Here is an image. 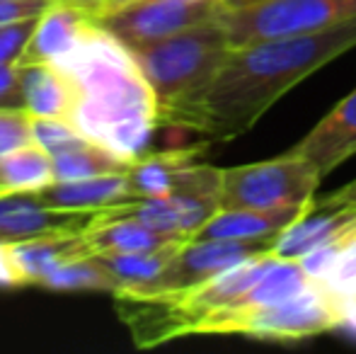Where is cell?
<instances>
[{
    "instance_id": "1",
    "label": "cell",
    "mask_w": 356,
    "mask_h": 354,
    "mask_svg": "<svg viewBox=\"0 0 356 354\" xmlns=\"http://www.w3.org/2000/svg\"><path fill=\"white\" fill-rule=\"evenodd\" d=\"M349 49H356V19L325 32L233 47L204 92L168 124L213 141H233L248 134L289 90Z\"/></svg>"
},
{
    "instance_id": "2",
    "label": "cell",
    "mask_w": 356,
    "mask_h": 354,
    "mask_svg": "<svg viewBox=\"0 0 356 354\" xmlns=\"http://www.w3.org/2000/svg\"><path fill=\"white\" fill-rule=\"evenodd\" d=\"M56 66L75 88L73 127L129 161L141 158L160 127V112L136 56L92 19L83 42Z\"/></svg>"
},
{
    "instance_id": "3",
    "label": "cell",
    "mask_w": 356,
    "mask_h": 354,
    "mask_svg": "<svg viewBox=\"0 0 356 354\" xmlns=\"http://www.w3.org/2000/svg\"><path fill=\"white\" fill-rule=\"evenodd\" d=\"M230 49L233 44L218 15L216 19L131 51L158 99L160 124H168L184 104L204 92Z\"/></svg>"
},
{
    "instance_id": "4",
    "label": "cell",
    "mask_w": 356,
    "mask_h": 354,
    "mask_svg": "<svg viewBox=\"0 0 356 354\" xmlns=\"http://www.w3.org/2000/svg\"><path fill=\"white\" fill-rule=\"evenodd\" d=\"M323 179L313 163L291 151L250 166L220 168V209L310 207Z\"/></svg>"
},
{
    "instance_id": "5",
    "label": "cell",
    "mask_w": 356,
    "mask_h": 354,
    "mask_svg": "<svg viewBox=\"0 0 356 354\" xmlns=\"http://www.w3.org/2000/svg\"><path fill=\"white\" fill-rule=\"evenodd\" d=\"M356 19V0H259L220 13L233 47L264 39L300 37Z\"/></svg>"
},
{
    "instance_id": "6",
    "label": "cell",
    "mask_w": 356,
    "mask_h": 354,
    "mask_svg": "<svg viewBox=\"0 0 356 354\" xmlns=\"http://www.w3.org/2000/svg\"><path fill=\"white\" fill-rule=\"evenodd\" d=\"M339 328V301L323 287L310 282L308 289L289 301L233 316L218 335H243L252 340L296 342L332 332Z\"/></svg>"
},
{
    "instance_id": "7",
    "label": "cell",
    "mask_w": 356,
    "mask_h": 354,
    "mask_svg": "<svg viewBox=\"0 0 356 354\" xmlns=\"http://www.w3.org/2000/svg\"><path fill=\"white\" fill-rule=\"evenodd\" d=\"M223 10L225 0H127L92 19L129 51H138L216 19Z\"/></svg>"
},
{
    "instance_id": "8",
    "label": "cell",
    "mask_w": 356,
    "mask_h": 354,
    "mask_svg": "<svg viewBox=\"0 0 356 354\" xmlns=\"http://www.w3.org/2000/svg\"><path fill=\"white\" fill-rule=\"evenodd\" d=\"M274 241H223V238H192L179 246L160 277L141 291L122 296H153V293L187 291L209 282L216 274L252 257L267 255Z\"/></svg>"
},
{
    "instance_id": "9",
    "label": "cell",
    "mask_w": 356,
    "mask_h": 354,
    "mask_svg": "<svg viewBox=\"0 0 356 354\" xmlns=\"http://www.w3.org/2000/svg\"><path fill=\"white\" fill-rule=\"evenodd\" d=\"M97 214L49 207L37 192H0V243L85 233Z\"/></svg>"
},
{
    "instance_id": "10",
    "label": "cell",
    "mask_w": 356,
    "mask_h": 354,
    "mask_svg": "<svg viewBox=\"0 0 356 354\" xmlns=\"http://www.w3.org/2000/svg\"><path fill=\"white\" fill-rule=\"evenodd\" d=\"M291 153L313 163L323 177L356 156V88L342 102L334 104L332 112L325 114L291 148Z\"/></svg>"
},
{
    "instance_id": "11",
    "label": "cell",
    "mask_w": 356,
    "mask_h": 354,
    "mask_svg": "<svg viewBox=\"0 0 356 354\" xmlns=\"http://www.w3.org/2000/svg\"><path fill=\"white\" fill-rule=\"evenodd\" d=\"M354 226L356 207L327 204L315 199L286 231L279 233L269 252L279 260H300V257L339 238Z\"/></svg>"
},
{
    "instance_id": "12",
    "label": "cell",
    "mask_w": 356,
    "mask_h": 354,
    "mask_svg": "<svg viewBox=\"0 0 356 354\" xmlns=\"http://www.w3.org/2000/svg\"><path fill=\"white\" fill-rule=\"evenodd\" d=\"M92 27V15L68 3L54 0L37 19L19 63H58L75 51L85 32Z\"/></svg>"
},
{
    "instance_id": "13",
    "label": "cell",
    "mask_w": 356,
    "mask_h": 354,
    "mask_svg": "<svg viewBox=\"0 0 356 354\" xmlns=\"http://www.w3.org/2000/svg\"><path fill=\"white\" fill-rule=\"evenodd\" d=\"M8 248L10 265L15 274V287H44L47 277L56 267L66 265L78 257L92 255L85 241V233L73 236L37 238L24 243H3Z\"/></svg>"
},
{
    "instance_id": "14",
    "label": "cell",
    "mask_w": 356,
    "mask_h": 354,
    "mask_svg": "<svg viewBox=\"0 0 356 354\" xmlns=\"http://www.w3.org/2000/svg\"><path fill=\"white\" fill-rule=\"evenodd\" d=\"M308 207L277 209H218L211 221L194 238H223V241H277Z\"/></svg>"
},
{
    "instance_id": "15",
    "label": "cell",
    "mask_w": 356,
    "mask_h": 354,
    "mask_svg": "<svg viewBox=\"0 0 356 354\" xmlns=\"http://www.w3.org/2000/svg\"><path fill=\"white\" fill-rule=\"evenodd\" d=\"M37 194L49 207L78 209V211H102V209L131 202L127 172L85 179H54L47 187L37 189Z\"/></svg>"
},
{
    "instance_id": "16",
    "label": "cell",
    "mask_w": 356,
    "mask_h": 354,
    "mask_svg": "<svg viewBox=\"0 0 356 354\" xmlns=\"http://www.w3.org/2000/svg\"><path fill=\"white\" fill-rule=\"evenodd\" d=\"M22 73V102L32 117L66 119L71 122L75 88L56 63H19Z\"/></svg>"
},
{
    "instance_id": "17",
    "label": "cell",
    "mask_w": 356,
    "mask_h": 354,
    "mask_svg": "<svg viewBox=\"0 0 356 354\" xmlns=\"http://www.w3.org/2000/svg\"><path fill=\"white\" fill-rule=\"evenodd\" d=\"M300 267L308 279L323 287L334 298H347L356 293V226L334 241L300 257Z\"/></svg>"
},
{
    "instance_id": "18",
    "label": "cell",
    "mask_w": 356,
    "mask_h": 354,
    "mask_svg": "<svg viewBox=\"0 0 356 354\" xmlns=\"http://www.w3.org/2000/svg\"><path fill=\"white\" fill-rule=\"evenodd\" d=\"M199 161V148L155 153L131 161L127 170V182L131 199H158L168 197L177 189L184 170Z\"/></svg>"
},
{
    "instance_id": "19",
    "label": "cell",
    "mask_w": 356,
    "mask_h": 354,
    "mask_svg": "<svg viewBox=\"0 0 356 354\" xmlns=\"http://www.w3.org/2000/svg\"><path fill=\"white\" fill-rule=\"evenodd\" d=\"M182 243H175L168 248H158V250H145V252H109V255H95L97 262L104 267L109 282L114 287L112 296H122V293L141 291L148 284H153L160 277L172 255L179 250Z\"/></svg>"
},
{
    "instance_id": "20",
    "label": "cell",
    "mask_w": 356,
    "mask_h": 354,
    "mask_svg": "<svg viewBox=\"0 0 356 354\" xmlns=\"http://www.w3.org/2000/svg\"><path fill=\"white\" fill-rule=\"evenodd\" d=\"M85 241L92 255H109V252H145L168 248L175 243H184L177 238L163 236L153 228L143 226L131 218H112V221H95L85 231Z\"/></svg>"
},
{
    "instance_id": "21",
    "label": "cell",
    "mask_w": 356,
    "mask_h": 354,
    "mask_svg": "<svg viewBox=\"0 0 356 354\" xmlns=\"http://www.w3.org/2000/svg\"><path fill=\"white\" fill-rule=\"evenodd\" d=\"M54 179V156L39 143L29 141L0 156V192H37Z\"/></svg>"
},
{
    "instance_id": "22",
    "label": "cell",
    "mask_w": 356,
    "mask_h": 354,
    "mask_svg": "<svg viewBox=\"0 0 356 354\" xmlns=\"http://www.w3.org/2000/svg\"><path fill=\"white\" fill-rule=\"evenodd\" d=\"M131 161L102 143L88 141L71 151H63L54 156V172L56 179H85L99 175H114V172H127Z\"/></svg>"
},
{
    "instance_id": "23",
    "label": "cell",
    "mask_w": 356,
    "mask_h": 354,
    "mask_svg": "<svg viewBox=\"0 0 356 354\" xmlns=\"http://www.w3.org/2000/svg\"><path fill=\"white\" fill-rule=\"evenodd\" d=\"M47 289L56 291H109L114 293V287L109 282L104 267L97 262L95 255H85L78 260H71L66 265L56 267L44 282Z\"/></svg>"
},
{
    "instance_id": "24",
    "label": "cell",
    "mask_w": 356,
    "mask_h": 354,
    "mask_svg": "<svg viewBox=\"0 0 356 354\" xmlns=\"http://www.w3.org/2000/svg\"><path fill=\"white\" fill-rule=\"evenodd\" d=\"M32 141L39 143V146L51 153V156H58V153H63V151L83 146L90 138L83 136V134H80L71 122H66V119L32 117Z\"/></svg>"
},
{
    "instance_id": "25",
    "label": "cell",
    "mask_w": 356,
    "mask_h": 354,
    "mask_svg": "<svg viewBox=\"0 0 356 354\" xmlns=\"http://www.w3.org/2000/svg\"><path fill=\"white\" fill-rule=\"evenodd\" d=\"M32 141V114L27 109H0V156Z\"/></svg>"
},
{
    "instance_id": "26",
    "label": "cell",
    "mask_w": 356,
    "mask_h": 354,
    "mask_svg": "<svg viewBox=\"0 0 356 354\" xmlns=\"http://www.w3.org/2000/svg\"><path fill=\"white\" fill-rule=\"evenodd\" d=\"M37 19L39 15L37 17H27L0 27V66H5V63H19V58H22L24 49L29 44V37H32L34 27H37Z\"/></svg>"
},
{
    "instance_id": "27",
    "label": "cell",
    "mask_w": 356,
    "mask_h": 354,
    "mask_svg": "<svg viewBox=\"0 0 356 354\" xmlns=\"http://www.w3.org/2000/svg\"><path fill=\"white\" fill-rule=\"evenodd\" d=\"M0 109H24L19 63L0 66Z\"/></svg>"
},
{
    "instance_id": "28",
    "label": "cell",
    "mask_w": 356,
    "mask_h": 354,
    "mask_svg": "<svg viewBox=\"0 0 356 354\" xmlns=\"http://www.w3.org/2000/svg\"><path fill=\"white\" fill-rule=\"evenodd\" d=\"M54 0H17V3H0V27L19 19L37 17L51 5Z\"/></svg>"
},
{
    "instance_id": "29",
    "label": "cell",
    "mask_w": 356,
    "mask_h": 354,
    "mask_svg": "<svg viewBox=\"0 0 356 354\" xmlns=\"http://www.w3.org/2000/svg\"><path fill=\"white\" fill-rule=\"evenodd\" d=\"M339 301V332H347L352 340H356V293Z\"/></svg>"
},
{
    "instance_id": "30",
    "label": "cell",
    "mask_w": 356,
    "mask_h": 354,
    "mask_svg": "<svg viewBox=\"0 0 356 354\" xmlns=\"http://www.w3.org/2000/svg\"><path fill=\"white\" fill-rule=\"evenodd\" d=\"M58 3L75 5V8L85 10V13H90V15H92V17H97V15L107 13V10L117 8V5L127 3V0H58Z\"/></svg>"
},
{
    "instance_id": "31",
    "label": "cell",
    "mask_w": 356,
    "mask_h": 354,
    "mask_svg": "<svg viewBox=\"0 0 356 354\" xmlns=\"http://www.w3.org/2000/svg\"><path fill=\"white\" fill-rule=\"evenodd\" d=\"M320 202H327V204H344V207H356V179L344 187L334 189V192L325 194L320 197Z\"/></svg>"
},
{
    "instance_id": "32",
    "label": "cell",
    "mask_w": 356,
    "mask_h": 354,
    "mask_svg": "<svg viewBox=\"0 0 356 354\" xmlns=\"http://www.w3.org/2000/svg\"><path fill=\"white\" fill-rule=\"evenodd\" d=\"M250 3H259V0H225L228 8H240V5H250Z\"/></svg>"
}]
</instances>
